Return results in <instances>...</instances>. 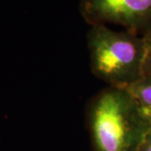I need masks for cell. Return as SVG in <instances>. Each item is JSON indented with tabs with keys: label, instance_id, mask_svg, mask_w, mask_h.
I'll list each match as a JSON object with an SVG mask.
<instances>
[{
	"label": "cell",
	"instance_id": "1",
	"mask_svg": "<svg viewBox=\"0 0 151 151\" xmlns=\"http://www.w3.org/2000/svg\"><path fill=\"white\" fill-rule=\"evenodd\" d=\"M92 151H138L151 119L127 89L108 86L86 107Z\"/></svg>",
	"mask_w": 151,
	"mask_h": 151
},
{
	"label": "cell",
	"instance_id": "2",
	"mask_svg": "<svg viewBox=\"0 0 151 151\" xmlns=\"http://www.w3.org/2000/svg\"><path fill=\"white\" fill-rule=\"evenodd\" d=\"M92 73L110 87L128 89L144 76L146 38L106 25H92L86 35Z\"/></svg>",
	"mask_w": 151,
	"mask_h": 151
},
{
	"label": "cell",
	"instance_id": "5",
	"mask_svg": "<svg viewBox=\"0 0 151 151\" xmlns=\"http://www.w3.org/2000/svg\"><path fill=\"white\" fill-rule=\"evenodd\" d=\"M146 53L144 63V76H151V35L145 36Z\"/></svg>",
	"mask_w": 151,
	"mask_h": 151
},
{
	"label": "cell",
	"instance_id": "3",
	"mask_svg": "<svg viewBox=\"0 0 151 151\" xmlns=\"http://www.w3.org/2000/svg\"><path fill=\"white\" fill-rule=\"evenodd\" d=\"M79 9L91 26L115 24L141 36L151 35V0H81Z\"/></svg>",
	"mask_w": 151,
	"mask_h": 151
},
{
	"label": "cell",
	"instance_id": "4",
	"mask_svg": "<svg viewBox=\"0 0 151 151\" xmlns=\"http://www.w3.org/2000/svg\"><path fill=\"white\" fill-rule=\"evenodd\" d=\"M127 90L151 119V76H144Z\"/></svg>",
	"mask_w": 151,
	"mask_h": 151
},
{
	"label": "cell",
	"instance_id": "6",
	"mask_svg": "<svg viewBox=\"0 0 151 151\" xmlns=\"http://www.w3.org/2000/svg\"><path fill=\"white\" fill-rule=\"evenodd\" d=\"M138 151H151V127L145 135Z\"/></svg>",
	"mask_w": 151,
	"mask_h": 151
}]
</instances>
